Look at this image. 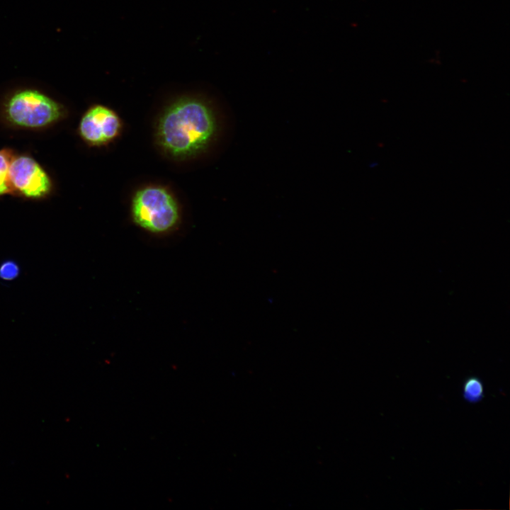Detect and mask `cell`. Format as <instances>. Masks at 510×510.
<instances>
[{"label":"cell","mask_w":510,"mask_h":510,"mask_svg":"<svg viewBox=\"0 0 510 510\" xmlns=\"http://www.w3.org/2000/svg\"><path fill=\"white\" fill-rule=\"evenodd\" d=\"M14 155L13 150L9 148L0 149V196L13 193L9 169Z\"/></svg>","instance_id":"cell-7"},{"label":"cell","mask_w":510,"mask_h":510,"mask_svg":"<svg viewBox=\"0 0 510 510\" xmlns=\"http://www.w3.org/2000/svg\"><path fill=\"white\" fill-rule=\"evenodd\" d=\"M462 396L470 404L481 402L484 397V387L482 380L477 376H470L464 380L462 386Z\"/></svg>","instance_id":"cell-6"},{"label":"cell","mask_w":510,"mask_h":510,"mask_svg":"<svg viewBox=\"0 0 510 510\" xmlns=\"http://www.w3.org/2000/svg\"><path fill=\"white\" fill-rule=\"evenodd\" d=\"M4 114L11 125L27 129H40L60 120L64 114L62 104L34 89L13 92L4 103Z\"/></svg>","instance_id":"cell-2"},{"label":"cell","mask_w":510,"mask_h":510,"mask_svg":"<svg viewBox=\"0 0 510 510\" xmlns=\"http://www.w3.org/2000/svg\"><path fill=\"white\" fill-rule=\"evenodd\" d=\"M121 128L120 118L114 110L103 105H95L81 117L79 133L88 144L101 146L114 140Z\"/></svg>","instance_id":"cell-5"},{"label":"cell","mask_w":510,"mask_h":510,"mask_svg":"<svg viewBox=\"0 0 510 510\" xmlns=\"http://www.w3.org/2000/svg\"><path fill=\"white\" fill-rule=\"evenodd\" d=\"M9 178L13 193L28 199H42L52 188L50 177L42 166L27 154L14 155Z\"/></svg>","instance_id":"cell-4"},{"label":"cell","mask_w":510,"mask_h":510,"mask_svg":"<svg viewBox=\"0 0 510 510\" xmlns=\"http://www.w3.org/2000/svg\"><path fill=\"white\" fill-rule=\"evenodd\" d=\"M18 273V268L15 263L6 261L0 267V277L5 280H11Z\"/></svg>","instance_id":"cell-8"},{"label":"cell","mask_w":510,"mask_h":510,"mask_svg":"<svg viewBox=\"0 0 510 510\" xmlns=\"http://www.w3.org/2000/svg\"><path fill=\"white\" fill-rule=\"evenodd\" d=\"M134 222L152 232H164L178 220V208L171 194L159 186H148L136 192L132 201Z\"/></svg>","instance_id":"cell-3"},{"label":"cell","mask_w":510,"mask_h":510,"mask_svg":"<svg viewBox=\"0 0 510 510\" xmlns=\"http://www.w3.org/2000/svg\"><path fill=\"white\" fill-rule=\"evenodd\" d=\"M217 122L205 101L192 96L178 98L166 109L157 128L160 145L171 155L186 157L203 151L215 138Z\"/></svg>","instance_id":"cell-1"}]
</instances>
